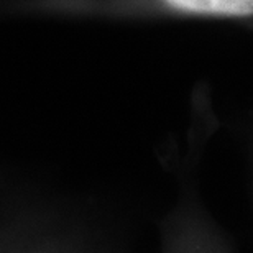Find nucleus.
I'll return each instance as SVG.
<instances>
[{"mask_svg": "<svg viewBox=\"0 0 253 253\" xmlns=\"http://www.w3.org/2000/svg\"><path fill=\"white\" fill-rule=\"evenodd\" d=\"M171 10L199 17L253 18V0H163Z\"/></svg>", "mask_w": 253, "mask_h": 253, "instance_id": "nucleus-1", "label": "nucleus"}]
</instances>
